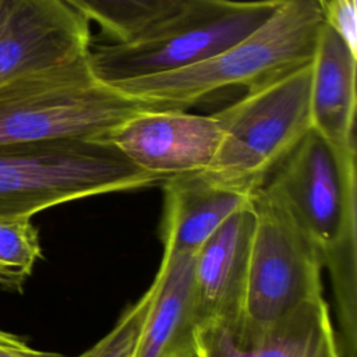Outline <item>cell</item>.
<instances>
[{
    "mask_svg": "<svg viewBox=\"0 0 357 357\" xmlns=\"http://www.w3.org/2000/svg\"><path fill=\"white\" fill-rule=\"evenodd\" d=\"M40 257L39 231L29 218L0 219V286L21 290Z\"/></svg>",
    "mask_w": 357,
    "mask_h": 357,
    "instance_id": "2e32d148",
    "label": "cell"
},
{
    "mask_svg": "<svg viewBox=\"0 0 357 357\" xmlns=\"http://www.w3.org/2000/svg\"><path fill=\"white\" fill-rule=\"evenodd\" d=\"M356 70L357 56L325 24L312 59L310 119L311 128L343 153H356Z\"/></svg>",
    "mask_w": 357,
    "mask_h": 357,
    "instance_id": "5bb4252c",
    "label": "cell"
},
{
    "mask_svg": "<svg viewBox=\"0 0 357 357\" xmlns=\"http://www.w3.org/2000/svg\"><path fill=\"white\" fill-rule=\"evenodd\" d=\"M114 146L141 170L163 177L206 170L222 141L215 114L145 110L95 138Z\"/></svg>",
    "mask_w": 357,
    "mask_h": 357,
    "instance_id": "ba28073f",
    "label": "cell"
},
{
    "mask_svg": "<svg viewBox=\"0 0 357 357\" xmlns=\"http://www.w3.org/2000/svg\"><path fill=\"white\" fill-rule=\"evenodd\" d=\"M324 25L317 0H283L259 28L213 57L114 86L163 109L187 110L216 91L252 89L310 63Z\"/></svg>",
    "mask_w": 357,
    "mask_h": 357,
    "instance_id": "7a4b0ae2",
    "label": "cell"
},
{
    "mask_svg": "<svg viewBox=\"0 0 357 357\" xmlns=\"http://www.w3.org/2000/svg\"><path fill=\"white\" fill-rule=\"evenodd\" d=\"M112 42H127L172 14L183 0H61Z\"/></svg>",
    "mask_w": 357,
    "mask_h": 357,
    "instance_id": "9a60e30c",
    "label": "cell"
},
{
    "mask_svg": "<svg viewBox=\"0 0 357 357\" xmlns=\"http://www.w3.org/2000/svg\"><path fill=\"white\" fill-rule=\"evenodd\" d=\"M255 213L241 332L255 333L322 296V262L282 198L266 184L251 197Z\"/></svg>",
    "mask_w": 357,
    "mask_h": 357,
    "instance_id": "52a82bcc",
    "label": "cell"
},
{
    "mask_svg": "<svg viewBox=\"0 0 357 357\" xmlns=\"http://www.w3.org/2000/svg\"><path fill=\"white\" fill-rule=\"evenodd\" d=\"M194 254H163L132 357H195Z\"/></svg>",
    "mask_w": 357,
    "mask_h": 357,
    "instance_id": "4fadbf2b",
    "label": "cell"
},
{
    "mask_svg": "<svg viewBox=\"0 0 357 357\" xmlns=\"http://www.w3.org/2000/svg\"><path fill=\"white\" fill-rule=\"evenodd\" d=\"M152 298V287L131 304L112 331L79 357H132Z\"/></svg>",
    "mask_w": 357,
    "mask_h": 357,
    "instance_id": "e0dca14e",
    "label": "cell"
},
{
    "mask_svg": "<svg viewBox=\"0 0 357 357\" xmlns=\"http://www.w3.org/2000/svg\"><path fill=\"white\" fill-rule=\"evenodd\" d=\"M145 110H167L98 81L88 54L0 86V145L95 139Z\"/></svg>",
    "mask_w": 357,
    "mask_h": 357,
    "instance_id": "3957f363",
    "label": "cell"
},
{
    "mask_svg": "<svg viewBox=\"0 0 357 357\" xmlns=\"http://www.w3.org/2000/svg\"><path fill=\"white\" fill-rule=\"evenodd\" d=\"M89 24L61 0H0V86L86 56Z\"/></svg>",
    "mask_w": 357,
    "mask_h": 357,
    "instance_id": "9c48e42d",
    "label": "cell"
},
{
    "mask_svg": "<svg viewBox=\"0 0 357 357\" xmlns=\"http://www.w3.org/2000/svg\"><path fill=\"white\" fill-rule=\"evenodd\" d=\"M99 139L0 145V219L35 213L79 198L163 181Z\"/></svg>",
    "mask_w": 357,
    "mask_h": 357,
    "instance_id": "5b68a950",
    "label": "cell"
},
{
    "mask_svg": "<svg viewBox=\"0 0 357 357\" xmlns=\"http://www.w3.org/2000/svg\"><path fill=\"white\" fill-rule=\"evenodd\" d=\"M325 24L331 26L357 56V0H317Z\"/></svg>",
    "mask_w": 357,
    "mask_h": 357,
    "instance_id": "ac0fdd59",
    "label": "cell"
},
{
    "mask_svg": "<svg viewBox=\"0 0 357 357\" xmlns=\"http://www.w3.org/2000/svg\"><path fill=\"white\" fill-rule=\"evenodd\" d=\"M0 357H66L54 351L31 347L25 340L0 329Z\"/></svg>",
    "mask_w": 357,
    "mask_h": 357,
    "instance_id": "d6986e66",
    "label": "cell"
},
{
    "mask_svg": "<svg viewBox=\"0 0 357 357\" xmlns=\"http://www.w3.org/2000/svg\"><path fill=\"white\" fill-rule=\"evenodd\" d=\"M163 183L160 237L163 254H194L252 192L223 185L204 172L167 177Z\"/></svg>",
    "mask_w": 357,
    "mask_h": 357,
    "instance_id": "7c38bea8",
    "label": "cell"
},
{
    "mask_svg": "<svg viewBox=\"0 0 357 357\" xmlns=\"http://www.w3.org/2000/svg\"><path fill=\"white\" fill-rule=\"evenodd\" d=\"M283 0H183L127 42L92 46L88 64L103 84L191 67L259 28Z\"/></svg>",
    "mask_w": 357,
    "mask_h": 357,
    "instance_id": "277c9868",
    "label": "cell"
},
{
    "mask_svg": "<svg viewBox=\"0 0 357 357\" xmlns=\"http://www.w3.org/2000/svg\"><path fill=\"white\" fill-rule=\"evenodd\" d=\"M195 357H344L324 297L310 300L272 325L244 335L240 326H198Z\"/></svg>",
    "mask_w": 357,
    "mask_h": 357,
    "instance_id": "30bf717a",
    "label": "cell"
},
{
    "mask_svg": "<svg viewBox=\"0 0 357 357\" xmlns=\"http://www.w3.org/2000/svg\"><path fill=\"white\" fill-rule=\"evenodd\" d=\"M254 222L250 201L194 252L192 294L198 326L209 322L243 324Z\"/></svg>",
    "mask_w": 357,
    "mask_h": 357,
    "instance_id": "8fae6325",
    "label": "cell"
},
{
    "mask_svg": "<svg viewBox=\"0 0 357 357\" xmlns=\"http://www.w3.org/2000/svg\"><path fill=\"white\" fill-rule=\"evenodd\" d=\"M286 204L329 272L344 357L357 343V172L310 128L264 183Z\"/></svg>",
    "mask_w": 357,
    "mask_h": 357,
    "instance_id": "6da1fadb",
    "label": "cell"
},
{
    "mask_svg": "<svg viewBox=\"0 0 357 357\" xmlns=\"http://www.w3.org/2000/svg\"><path fill=\"white\" fill-rule=\"evenodd\" d=\"M312 60L215 112L222 141L211 166L215 181L252 192L311 128Z\"/></svg>",
    "mask_w": 357,
    "mask_h": 357,
    "instance_id": "8992f818",
    "label": "cell"
}]
</instances>
